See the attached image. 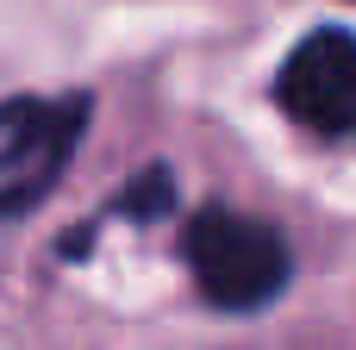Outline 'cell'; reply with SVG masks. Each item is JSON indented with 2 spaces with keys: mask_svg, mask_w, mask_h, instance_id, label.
<instances>
[{
  "mask_svg": "<svg viewBox=\"0 0 356 350\" xmlns=\"http://www.w3.org/2000/svg\"><path fill=\"white\" fill-rule=\"evenodd\" d=\"M163 207H169V175H163V169H150L138 188L119 194V213H131V219H150V213H163Z\"/></svg>",
  "mask_w": 356,
  "mask_h": 350,
  "instance_id": "4",
  "label": "cell"
},
{
  "mask_svg": "<svg viewBox=\"0 0 356 350\" xmlns=\"http://www.w3.org/2000/svg\"><path fill=\"white\" fill-rule=\"evenodd\" d=\"M188 269H194V282H200V294L213 307L257 313L288 288L294 257H288V238L275 225L244 219L232 207H207L188 225Z\"/></svg>",
  "mask_w": 356,
  "mask_h": 350,
  "instance_id": "1",
  "label": "cell"
},
{
  "mask_svg": "<svg viewBox=\"0 0 356 350\" xmlns=\"http://www.w3.org/2000/svg\"><path fill=\"white\" fill-rule=\"evenodd\" d=\"M81 132H88V94L0 100V219L38 207L56 188V175L69 169Z\"/></svg>",
  "mask_w": 356,
  "mask_h": 350,
  "instance_id": "2",
  "label": "cell"
},
{
  "mask_svg": "<svg viewBox=\"0 0 356 350\" xmlns=\"http://www.w3.org/2000/svg\"><path fill=\"white\" fill-rule=\"evenodd\" d=\"M275 106L319 138H356V38L350 31H338V25L307 31L275 75Z\"/></svg>",
  "mask_w": 356,
  "mask_h": 350,
  "instance_id": "3",
  "label": "cell"
}]
</instances>
